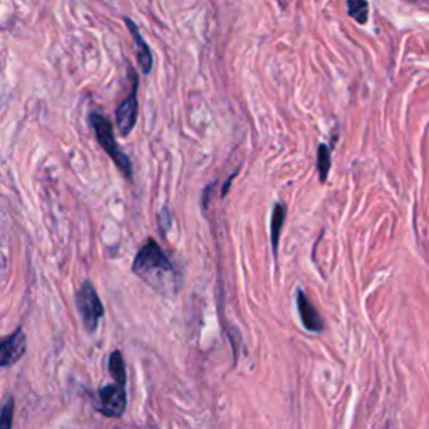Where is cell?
Listing matches in <instances>:
<instances>
[{
	"label": "cell",
	"mask_w": 429,
	"mask_h": 429,
	"mask_svg": "<svg viewBox=\"0 0 429 429\" xmlns=\"http://www.w3.org/2000/svg\"><path fill=\"white\" fill-rule=\"evenodd\" d=\"M133 272L161 295L173 297L178 292L179 277L177 269L155 240H148L139 248L133 262Z\"/></svg>",
	"instance_id": "6da1fadb"
},
{
	"label": "cell",
	"mask_w": 429,
	"mask_h": 429,
	"mask_svg": "<svg viewBox=\"0 0 429 429\" xmlns=\"http://www.w3.org/2000/svg\"><path fill=\"white\" fill-rule=\"evenodd\" d=\"M89 122H91V128L94 129L96 139H98L101 148L106 151V155L111 158L113 161H115L116 168L120 169V172L128 179L133 178V166H131L129 158L124 155V151H122L120 144H117L115 131H113V124L109 122L108 117H104L103 115H99V113L93 111L89 115Z\"/></svg>",
	"instance_id": "7a4b0ae2"
},
{
	"label": "cell",
	"mask_w": 429,
	"mask_h": 429,
	"mask_svg": "<svg viewBox=\"0 0 429 429\" xmlns=\"http://www.w3.org/2000/svg\"><path fill=\"white\" fill-rule=\"evenodd\" d=\"M77 309L81 312L82 324H84L87 332H94L98 329L99 321L104 315V307L101 304V299L96 292L94 286L91 282H84L77 288L76 293Z\"/></svg>",
	"instance_id": "3957f363"
},
{
	"label": "cell",
	"mask_w": 429,
	"mask_h": 429,
	"mask_svg": "<svg viewBox=\"0 0 429 429\" xmlns=\"http://www.w3.org/2000/svg\"><path fill=\"white\" fill-rule=\"evenodd\" d=\"M126 409V386L108 384L99 389V413L108 418H121Z\"/></svg>",
	"instance_id": "277c9868"
},
{
	"label": "cell",
	"mask_w": 429,
	"mask_h": 429,
	"mask_svg": "<svg viewBox=\"0 0 429 429\" xmlns=\"http://www.w3.org/2000/svg\"><path fill=\"white\" fill-rule=\"evenodd\" d=\"M138 120V77L133 76V89L131 94L116 109V124L121 136H129V133L136 126Z\"/></svg>",
	"instance_id": "5b68a950"
},
{
	"label": "cell",
	"mask_w": 429,
	"mask_h": 429,
	"mask_svg": "<svg viewBox=\"0 0 429 429\" xmlns=\"http://www.w3.org/2000/svg\"><path fill=\"white\" fill-rule=\"evenodd\" d=\"M27 349V339L22 329H17L14 334L0 339V367H8L20 361Z\"/></svg>",
	"instance_id": "8992f818"
},
{
	"label": "cell",
	"mask_w": 429,
	"mask_h": 429,
	"mask_svg": "<svg viewBox=\"0 0 429 429\" xmlns=\"http://www.w3.org/2000/svg\"><path fill=\"white\" fill-rule=\"evenodd\" d=\"M124 22H126V25H128L131 36H133L134 46H136V60H138V65H139V68H141L143 74H150L151 72V68H153V56H151L150 47H148V44L144 42V39L141 36V32H139L138 25L134 24V22L131 20V19H128V17H126Z\"/></svg>",
	"instance_id": "52a82bcc"
},
{
	"label": "cell",
	"mask_w": 429,
	"mask_h": 429,
	"mask_svg": "<svg viewBox=\"0 0 429 429\" xmlns=\"http://www.w3.org/2000/svg\"><path fill=\"white\" fill-rule=\"evenodd\" d=\"M297 307H299L300 321L304 324V327L310 332H321L324 329V321L319 315L317 310L312 304H310L305 293L299 290L297 292Z\"/></svg>",
	"instance_id": "ba28073f"
},
{
	"label": "cell",
	"mask_w": 429,
	"mask_h": 429,
	"mask_svg": "<svg viewBox=\"0 0 429 429\" xmlns=\"http://www.w3.org/2000/svg\"><path fill=\"white\" fill-rule=\"evenodd\" d=\"M108 366L115 383L121 384V386H126V366H124V359H122V354L120 351H115L111 354Z\"/></svg>",
	"instance_id": "9c48e42d"
},
{
	"label": "cell",
	"mask_w": 429,
	"mask_h": 429,
	"mask_svg": "<svg viewBox=\"0 0 429 429\" xmlns=\"http://www.w3.org/2000/svg\"><path fill=\"white\" fill-rule=\"evenodd\" d=\"M349 15L352 17L357 24L364 25L369 19V4L366 0H347Z\"/></svg>",
	"instance_id": "30bf717a"
},
{
	"label": "cell",
	"mask_w": 429,
	"mask_h": 429,
	"mask_svg": "<svg viewBox=\"0 0 429 429\" xmlns=\"http://www.w3.org/2000/svg\"><path fill=\"white\" fill-rule=\"evenodd\" d=\"M283 220H286V208H283V205H277V207L274 208V214H272V245L275 255H277L280 230H282Z\"/></svg>",
	"instance_id": "8fae6325"
},
{
	"label": "cell",
	"mask_w": 429,
	"mask_h": 429,
	"mask_svg": "<svg viewBox=\"0 0 429 429\" xmlns=\"http://www.w3.org/2000/svg\"><path fill=\"white\" fill-rule=\"evenodd\" d=\"M317 169H319V177H321V181H326L327 174L331 172V150L326 146V144H321V146H319Z\"/></svg>",
	"instance_id": "7c38bea8"
},
{
	"label": "cell",
	"mask_w": 429,
	"mask_h": 429,
	"mask_svg": "<svg viewBox=\"0 0 429 429\" xmlns=\"http://www.w3.org/2000/svg\"><path fill=\"white\" fill-rule=\"evenodd\" d=\"M14 397H8L6 404L0 409V429H12V423H14Z\"/></svg>",
	"instance_id": "4fadbf2b"
}]
</instances>
